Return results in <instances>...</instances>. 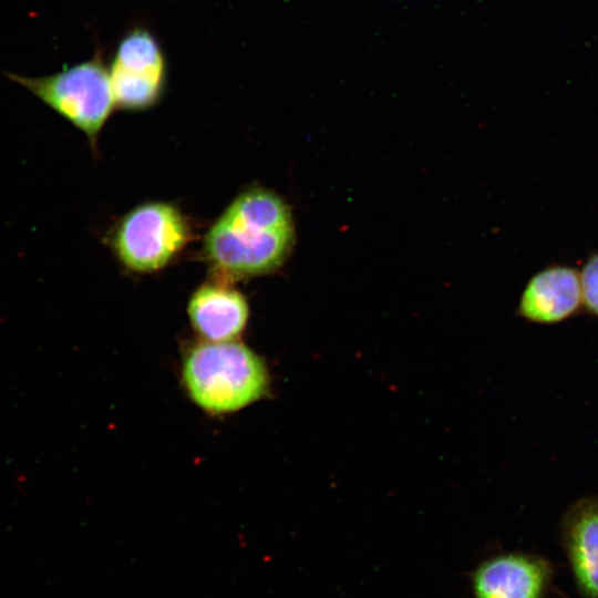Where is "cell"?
Listing matches in <instances>:
<instances>
[{"mask_svg":"<svg viewBox=\"0 0 598 598\" xmlns=\"http://www.w3.org/2000/svg\"><path fill=\"white\" fill-rule=\"evenodd\" d=\"M181 381L192 402L209 415L243 410L269 394L265 360L238 340H198L182 359Z\"/></svg>","mask_w":598,"mask_h":598,"instance_id":"2","label":"cell"},{"mask_svg":"<svg viewBox=\"0 0 598 598\" xmlns=\"http://www.w3.org/2000/svg\"><path fill=\"white\" fill-rule=\"evenodd\" d=\"M3 74L81 131L96 152L99 135L116 107L103 50L49 75Z\"/></svg>","mask_w":598,"mask_h":598,"instance_id":"3","label":"cell"},{"mask_svg":"<svg viewBox=\"0 0 598 598\" xmlns=\"http://www.w3.org/2000/svg\"><path fill=\"white\" fill-rule=\"evenodd\" d=\"M190 326L200 340H238L249 319L246 297L231 282L214 278L198 286L187 303Z\"/></svg>","mask_w":598,"mask_h":598,"instance_id":"8","label":"cell"},{"mask_svg":"<svg viewBox=\"0 0 598 598\" xmlns=\"http://www.w3.org/2000/svg\"><path fill=\"white\" fill-rule=\"evenodd\" d=\"M190 238V224L177 206L146 202L123 215L109 239L113 254L126 269L150 274L169 265Z\"/></svg>","mask_w":598,"mask_h":598,"instance_id":"4","label":"cell"},{"mask_svg":"<svg viewBox=\"0 0 598 598\" xmlns=\"http://www.w3.org/2000/svg\"><path fill=\"white\" fill-rule=\"evenodd\" d=\"M581 308L579 271L566 265H551L530 277L517 310L529 322L554 324L574 317Z\"/></svg>","mask_w":598,"mask_h":598,"instance_id":"9","label":"cell"},{"mask_svg":"<svg viewBox=\"0 0 598 598\" xmlns=\"http://www.w3.org/2000/svg\"><path fill=\"white\" fill-rule=\"evenodd\" d=\"M295 245L287 203L272 190L250 186L217 217L204 238V257L215 278L233 282L277 270Z\"/></svg>","mask_w":598,"mask_h":598,"instance_id":"1","label":"cell"},{"mask_svg":"<svg viewBox=\"0 0 598 598\" xmlns=\"http://www.w3.org/2000/svg\"><path fill=\"white\" fill-rule=\"evenodd\" d=\"M559 542L581 598H598V496L574 502L559 523Z\"/></svg>","mask_w":598,"mask_h":598,"instance_id":"7","label":"cell"},{"mask_svg":"<svg viewBox=\"0 0 598 598\" xmlns=\"http://www.w3.org/2000/svg\"><path fill=\"white\" fill-rule=\"evenodd\" d=\"M116 109L142 112L157 105L168 82V62L158 38L145 25L130 28L110 59Z\"/></svg>","mask_w":598,"mask_h":598,"instance_id":"5","label":"cell"},{"mask_svg":"<svg viewBox=\"0 0 598 598\" xmlns=\"http://www.w3.org/2000/svg\"><path fill=\"white\" fill-rule=\"evenodd\" d=\"M582 308L598 318V252L590 255L579 271Z\"/></svg>","mask_w":598,"mask_h":598,"instance_id":"10","label":"cell"},{"mask_svg":"<svg viewBox=\"0 0 598 598\" xmlns=\"http://www.w3.org/2000/svg\"><path fill=\"white\" fill-rule=\"evenodd\" d=\"M555 565L544 556L507 551L483 560L472 574L474 598H550Z\"/></svg>","mask_w":598,"mask_h":598,"instance_id":"6","label":"cell"}]
</instances>
